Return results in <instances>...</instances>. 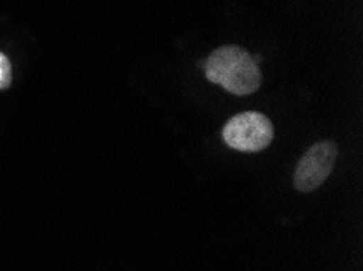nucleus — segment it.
Listing matches in <instances>:
<instances>
[{"label":"nucleus","instance_id":"obj_1","mask_svg":"<svg viewBox=\"0 0 363 271\" xmlns=\"http://www.w3.org/2000/svg\"><path fill=\"white\" fill-rule=\"evenodd\" d=\"M208 81L223 86L236 96H246L259 90L262 74L250 52L238 46H222L206 62Z\"/></svg>","mask_w":363,"mask_h":271},{"label":"nucleus","instance_id":"obj_2","mask_svg":"<svg viewBox=\"0 0 363 271\" xmlns=\"http://www.w3.org/2000/svg\"><path fill=\"white\" fill-rule=\"evenodd\" d=\"M223 140L236 151L256 153L271 145L274 138L272 122L261 113H241L223 127Z\"/></svg>","mask_w":363,"mask_h":271},{"label":"nucleus","instance_id":"obj_3","mask_svg":"<svg viewBox=\"0 0 363 271\" xmlns=\"http://www.w3.org/2000/svg\"><path fill=\"white\" fill-rule=\"evenodd\" d=\"M337 159V145L333 142H320L301 156L294 174V184L298 192H313L320 187L334 168Z\"/></svg>","mask_w":363,"mask_h":271},{"label":"nucleus","instance_id":"obj_4","mask_svg":"<svg viewBox=\"0 0 363 271\" xmlns=\"http://www.w3.org/2000/svg\"><path fill=\"white\" fill-rule=\"evenodd\" d=\"M12 83V65L7 55L0 52V90H7Z\"/></svg>","mask_w":363,"mask_h":271}]
</instances>
